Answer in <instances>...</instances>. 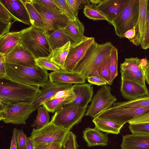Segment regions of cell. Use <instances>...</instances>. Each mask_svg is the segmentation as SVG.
<instances>
[{"mask_svg": "<svg viewBox=\"0 0 149 149\" xmlns=\"http://www.w3.org/2000/svg\"><path fill=\"white\" fill-rule=\"evenodd\" d=\"M114 47L111 42L98 44L95 41L87 49L77 63L73 72L85 79L90 75L99 76L97 69Z\"/></svg>", "mask_w": 149, "mask_h": 149, "instance_id": "obj_1", "label": "cell"}, {"mask_svg": "<svg viewBox=\"0 0 149 149\" xmlns=\"http://www.w3.org/2000/svg\"><path fill=\"white\" fill-rule=\"evenodd\" d=\"M6 70L3 79L20 85L40 87L49 80L47 71L38 66L27 67L6 63Z\"/></svg>", "mask_w": 149, "mask_h": 149, "instance_id": "obj_2", "label": "cell"}, {"mask_svg": "<svg viewBox=\"0 0 149 149\" xmlns=\"http://www.w3.org/2000/svg\"><path fill=\"white\" fill-rule=\"evenodd\" d=\"M21 31L19 43L36 59L51 56L52 51L47 38L48 33L32 25Z\"/></svg>", "mask_w": 149, "mask_h": 149, "instance_id": "obj_3", "label": "cell"}, {"mask_svg": "<svg viewBox=\"0 0 149 149\" xmlns=\"http://www.w3.org/2000/svg\"><path fill=\"white\" fill-rule=\"evenodd\" d=\"M41 93L39 87L20 85L1 81L0 99L13 103L34 102Z\"/></svg>", "mask_w": 149, "mask_h": 149, "instance_id": "obj_4", "label": "cell"}, {"mask_svg": "<svg viewBox=\"0 0 149 149\" xmlns=\"http://www.w3.org/2000/svg\"><path fill=\"white\" fill-rule=\"evenodd\" d=\"M34 102L13 103L0 99V120L6 123L26 124V120L34 111Z\"/></svg>", "mask_w": 149, "mask_h": 149, "instance_id": "obj_5", "label": "cell"}, {"mask_svg": "<svg viewBox=\"0 0 149 149\" xmlns=\"http://www.w3.org/2000/svg\"><path fill=\"white\" fill-rule=\"evenodd\" d=\"M70 130L56 125L51 120L40 128H33L29 137L34 145L54 143L63 145Z\"/></svg>", "mask_w": 149, "mask_h": 149, "instance_id": "obj_6", "label": "cell"}, {"mask_svg": "<svg viewBox=\"0 0 149 149\" xmlns=\"http://www.w3.org/2000/svg\"><path fill=\"white\" fill-rule=\"evenodd\" d=\"M139 0H127L124 9L113 21L111 24L119 38H124L125 33L135 27L139 15Z\"/></svg>", "mask_w": 149, "mask_h": 149, "instance_id": "obj_7", "label": "cell"}, {"mask_svg": "<svg viewBox=\"0 0 149 149\" xmlns=\"http://www.w3.org/2000/svg\"><path fill=\"white\" fill-rule=\"evenodd\" d=\"M87 108H82L73 103H68L55 112L52 120L56 125L70 130L81 121Z\"/></svg>", "mask_w": 149, "mask_h": 149, "instance_id": "obj_8", "label": "cell"}, {"mask_svg": "<svg viewBox=\"0 0 149 149\" xmlns=\"http://www.w3.org/2000/svg\"><path fill=\"white\" fill-rule=\"evenodd\" d=\"M149 68V61L146 58L141 59L137 57L126 58L120 65V72L128 79L146 88L145 75Z\"/></svg>", "mask_w": 149, "mask_h": 149, "instance_id": "obj_9", "label": "cell"}, {"mask_svg": "<svg viewBox=\"0 0 149 149\" xmlns=\"http://www.w3.org/2000/svg\"><path fill=\"white\" fill-rule=\"evenodd\" d=\"M149 111V106L144 107L131 108L119 107L113 104L96 117L113 121L123 125L135 118Z\"/></svg>", "mask_w": 149, "mask_h": 149, "instance_id": "obj_10", "label": "cell"}, {"mask_svg": "<svg viewBox=\"0 0 149 149\" xmlns=\"http://www.w3.org/2000/svg\"><path fill=\"white\" fill-rule=\"evenodd\" d=\"M111 90L110 87L107 85L102 86L94 95L85 115L94 118L112 107L117 99L112 94Z\"/></svg>", "mask_w": 149, "mask_h": 149, "instance_id": "obj_11", "label": "cell"}, {"mask_svg": "<svg viewBox=\"0 0 149 149\" xmlns=\"http://www.w3.org/2000/svg\"><path fill=\"white\" fill-rule=\"evenodd\" d=\"M33 3L42 18L46 32H54L67 26L69 20L64 14L55 12L41 5Z\"/></svg>", "mask_w": 149, "mask_h": 149, "instance_id": "obj_12", "label": "cell"}, {"mask_svg": "<svg viewBox=\"0 0 149 149\" xmlns=\"http://www.w3.org/2000/svg\"><path fill=\"white\" fill-rule=\"evenodd\" d=\"M6 63L27 67H38L36 58L19 42L9 52L3 54Z\"/></svg>", "mask_w": 149, "mask_h": 149, "instance_id": "obj_13", "label": "cell"}, {"mask_svg": "<svg viewBox=\"0 0 149 149\" xmlns=\"http://www.w3.org/2000/svg\"><path fill=\"white\" fill-rule=\"evenodd\" d=\"M95 41V38L93 37L85 36L78 44L70 47L64 66L61 69L68 72H73L77 63Z\"/></svg>", "mask_w": 149, "mask_h": 149, "instance_id": "obj_14", "label": "cell"}, {"mask_svg": "<svg viewBox=\"0 0 149 149\" xmlns=\"http://www.w3.org/2000/svg\"><path fill=\"white\" fill-rule=\"evenodd\" d=\"M120 92L123 97L129 100H134L149 95L147 88L130 80L121 74Z\"/></svg>", "mask_w": 149, "mask_h": 149, "instance_id": "obj_15", "label": "cell"}, {"mask_svg": "<svg viewBox=\"0 0 149 149\" xmlns=\"http://www.w3.org/2000/svg\"><path fill=\"white\" fill-rule=\"evenodd\" d=\"M72 84L53 83L49 79L41 86V93L33 103L32 109L34 111L47 101L50 99L58 91L71 88Z\"/></svg>", "mask_w": 149, "mask_h": 149, "instance_id": "obj_16", "label": "cell"}, {"mask_svg": "<svg viewBox=\"0 0 149 149\" xmlns=\"http://www.w3.org/2000/svg\"><path fill=\"white\" fill-rule=\"evenodd\" d=\"M0 2L15 21L31 25L29 13L22 0H1Z\"/></svg>", "mask_w": 149, "mask_h": 149, "instance_id": "obj_17", "label": "cell"}, {"mask_svg": "<svg viewBox=\"0 0 149 149\" xmlns=\"http://www.w3.org/2000/svg\"><path fill=\"white\" fill-rule=\"evenodd\" d=\"M127 0H101L97 5L98 10L111 24L125 7Z\"/></svg>", "mask_w": 149, "mask_h": 149, "instance_id": "obj_18", "label": "cell"}, {"mask_svg": "<svg viewBox=\"0 0 149 149\" xmlns=\"http://www.w3.org/2000/svg\"><path fill=\"white\" fill-rule=\"evenodd\" d=\"M75 98L71 103L79 107H87L89 103L92 100L93 93V87L91 84L82 83L74 84L72 86Z\"/></svg>", "mask_w": 149, "mask_h": 149, "instance_id": "obj_19", "label": "cell"}, {"mask_svg": "<svg viewBox=\"0 0 149 149\" xmlns=\"http://www.w3.org/2000/svg\"><path fill=\"white\" fill-rule=\"evenodd\" d=\"M148 0H139L138 18L135 27L134 37L130 41L136 46L141 45L144 38L147 18Z\"/></svg>", "mask_w": 149, "mask_h": 149, "instance_id": "obj_20", "label": "cell"}, {"mask_svg": "<svg viewBox=\"0 0 149 149\" xmlns=\"http://www.w3.org/2000/svg\"><path fill=\"white\" fill-rule=\"evenodd\" d=\"M60 29L70 39V47L78 44L85 36L84 25L78 17L74 21L69 20L67 26Z\"/></svg>", "mask_w": 149, "mask_h": 149, "instance_id": "obj_21", "label": "cell"}, {"mask_svg": "<svg viewBox=\"0 0 149 149\" xmlns=\"http://www.w3.org/2000/svg\"><path fill=\"white\" fill-rule=\"evenodd\" d=\"M49 79L52 82L70 84L84 83L86 79L79 74L60 69L49 74Z\"/></svg>", "mask_w": 149, "mask_h": 149, "instance_id": "obj_22", "label": "cell"}, {"mask_svg": "<svg viewBox=\"0 0 149 149\" xmlns=\"http://www.w3.org/2000/svg\"><path fill=\"white\" fill-rule=\"evenodd\" d=\"M121 149H149V135L128 134L123 136Z\"/></svg>", "mask_w": 149, "mask_h": 149, "instance_id": "obj_23", "label": "cell"}, {"mask_svg": "<svg viewBox=\"0 0 149 149\" xmlns=\"http://www.w3.org/2000/svg\"><path fill=\"white\" fill-rule=\"evenodd\" d=\"M83 138L89 147L107 145L108 138L107 134H104L96 127H88L83 132Z\"/></svg>", "mask_w": 149, "mask_h": 149, "instance_id": "obj_24", "label": "cell"}, {"mask_svg": "<svg viewBox=\"0 0 149 149\" xmlns=\"http://www.w3.org/2000/svg\"><path fill=\"white\" fill-rule=\"evenodd\" d=\"M21 33V31L9 32L0 37V53H6L19 43Z\"/></svg>", "mask_w": 149, "mask_h": 149, "instance_id": "obj_25", "label": "cell"}, {"mask_svg": "<svg viewBox=\"0 0 149 149\" xmlns=\"http://www.w3.org/2000/svg\"><path fill=\"white\" fill-rule=\"evenodd\" d=\"M92 121L95 127L100 131L108 134H118L123 126L111 120L96 117L93 118Z\"/></svg>", "mask_w": 149, "mask_h": 149, "instance_id": "obj_26", "label": "cell"}, {"mask_svg": "<svg viewBox=\"0 0 149 149\" xmlns=\"http://www.w3.org/2000/svg\"><path fill=\"white\" fill-rule=\"evenodd\" d=\"M29 14L31 25L45 31L44 24L40 15L35 7L32 0H22Z\"/></svg>", "mask_w": 149, "mask_h": 149, "instance_id": "obj_27", "label": "cell"}, {"mask_svg": "<svg viewBox=\"0 0 149 149\" xmlns=\"http://www.w3.org/2000/svg\"><path fill=\"white\" fill-rule=\"evenodd\" d=\"M75 95L73 91L69 94L61 97L50 99L44 102L42 106L49 112L54 113L64 105L71 102L74 99Z\"/></svg>", "mask_w": 149, "mask_h": 149, "instance_id": "obj_28", "label": "cell"}, {"mask_svg": "<svg viewBox=\"0 0 149 149\" xmlns=\"http://www.w3.org/2000/svg\"><path fill=\"white\" fill-rule=\"evenodd\" d=\"M47 38L51 48L52 51L55 49L61 47L65 45L70 39L60 29L48 33Z\"/></svg>", "mask_w": 149, "mask_h": 149, "instance_id": "obj_29", "label": "cell"}, {"mask_svg": "<svg viewBox=\"0 0 149 149\" xmlns=\"http://www.w3.org/2000/svg\"><path fill=\"white\" fill-rule=\"evenodd\" d=\"M70 45V42L69 41L63 46L56 48L52 51L51 56L52 60L61 69L64 66Z\"/></svg>", "mask_w": 149, "mask_h": 149, "instance_id": "obj_30", "label": "cell"}, {"mask_svg": "<svg viewBox=\"0 0 149 149\" xmlns=\"http://www.w3.org/2000/svg\"><path fill=\"white\" fill-rule=\"evenodd\" d=\"M38 112L35 119L31 125V127L40 128L49 122L50 117L49 111L43 106L39 107L37 109Z\"/></svg>", "mask_w": 149, "mask_h": 149, "instance_id": "obj_31", "label": "cell"}, {"mask_svg": "<svg viewBox=\"0 0 149 149\" xmlns=\"http://www.w3.org/2000/svg\"><path fill=\"white\" fill-rule=\"evenodd\" d=\"M116 106L126 107H144L149 106V95L134 100L114 102Z\"/></svg>", "mask_w": 149, "mask_h": 149, "instance_id": "obj_32", "label": "cell"}, {"mask_svg": "<svg viewBox=\"0 0 149 149\" xmlns=\"http://www.w3.org/2000/svg\"><path fill=\"white\" fill-rule=\"evenodd\" d=\"M118 50L114 47L112 49L109 55L110 85L112 84L113 80L118 75Z\"/></svg>", "mask_w": 149, "mask_h": 149, "instance_id": "obj_33", "label": "cell"}, {"mask_svg": "<svg viewBox=\"0 0 149 149\" xmlns=\"http://www.w3.org/2000/svg\"><path fill=\"white\" fill-rule=\"evenodd\" d=\"M97 5L91 4L85 6L83 11L85 15L89 19L94 20H105L107 21L105 17L98 10Z\"/></svg>", "mask_w": 149, "mask_h": 149, "instance_id": "obj_34", "label": "cell"}, {"mask_svg": "<svg viewBox=\"0 0 149 149\" xmlns=\"http://www.w3.org/2000/svg\"><path fill=\"white\" fill-rule=\"evenodd\" d=\"M36 63L37 66L47 71H54L61 69L53 61L51 56L38 58L36 60Z\"/></svg>", "mask_w": 149, "mask_h": 149, "instance_id": "obj_35", "label": "cell"}, {"mask_svg": "<svg viewBox=\"0 0 149 149\" xmlns=\"http://www.w3.org/2000/svg\"><path fill=\"white\" fill-rule=\"evenodd\" d=\"M109 63V55L100 64L97 71L99 76L105 80L109 85L110 79Z\"/></svg>", "mask_w": 149, "mask_h": 149, "instance_id": "obj_36", "label": "cell"}, {"mask_svg": "<svg viewBox=\"0 0 149 149\" xmlns=\"http://www.w3.org/2000/svg\"><path fill=\"white\" fill-rule=\"evenodd\" d=\"M129 128L132 134L149 135V123L129 124Z\"/></svg>", "mask_w": 149, "mask_h": 149, "instance_id": "obj_37", "label": "cell"}, {"mask_svg": "<svg viewBox=\"0 0 149 149\" xmlns=\"http://www.w3.org/2000/svg\"><path fill=\"white\" fill-rule=\"evenodd\" d=\"M54 0L57 6L69 20L74 21L75 20L76 17L69 6L66 0Z\"/></svg>", "mask_w": 149, "mask_h": 149, "instance_id": "obj_38", "label": "cell"}, {"mask_svg": "<svg viewBox=\"0 0 149 149\" xmlns=\"http://www.w3.org/2000/svg\"><path fill=\"white\" fill-rule=\"evenodd\" d=\"M78 147L75 135L70 131L62 145V149H78Z\"/></svg>", "mask_w": 149, "mask_h": 149, "instance_id": "obj_39", "label": "cell"}, {"mask_svg": "<svg viewBox=\"0 0 149 149\" xmlns=\"http://www.w3.org/2000/svg\"><path fill=\"white\" fill-rule=\"evenodd\" d=\"M32 1L33 3L41 5L52 11L60 13H63L57 6L54 0H32Z\"/></svg>", "mask_w": 149, "mask_h": 149, "instance_id": "obj_40", "label": "cell"}, {"mask_svg": "<svg viewBox=\"0 0 149 149\" xmlns=\"http://www.w3.org/2000/svg\"><path fill=\"white\" fill-rule=\"evenodd\" d=\"M147 10V18L145 31L144 38L141 44L142 48L144 49L149 48V0L148 1Z\"/></svg>", "mask_w": 149, "mask_h": 149, "instance_id": "obj_41", "label": "cell"}, {"mask_svg": "<svg viewBox=\"0 0 149 149\" xmlns=\"http://www.w3.org/2000/svg\"><path fill=\"white\" fill-rule=\"evenodd\" d=\"M16 141L17 149H24L27 144V138L22 129L17 130Z\"/></svg>", "mask_w": 149, "mask_h": 149, "instance_id": "obj_42", "label": "cell"}, {"mask_svg": "<svg viewBox=\"0 0 149 149\" xmlns=\"http://www.w3.org/2000/svg\"><path fill=\"white\" fill-rule=\"evenodd\" d=\"M66 2L75 17H78V13L82 7L80 0H66Z\"/></svg>", "mask_w": 149, "mask_h": 149, "instance_id": "obj_43", "label": "cell"}, {"mask_svg": "<svg viewBox=\"0 0 149 149\" xmlns=\"http://www.w3.org/2000/svg\"><path fill=\"white\" fill-rule=\"evenodd\" d=\"M86 79L90 84L97 86H103L107 85V82L100 77L94 75H90Z\"/></svg>", "mask_w": 149, "mask_h": 149, "instance_id": "obj_44", "label": "cell"}, {"mask_svg": "<svg viewBox=\"0 0 149 149\" xmlns=\"http://www.w3.org/2000/svg\"><path fill=\"white\" fill-rule=\"evenodd\" d=\"M0 19L7 22L13 19L11 15L4 6L0 2Z\"/></svg>", "mask_w": 149, "mask_h": 149, "instance_id": "obj_45", "label": "cell"}, {"mask_svg": "<svg viewBox=\"0 0 149 149\" xmlns=\"http://www.w3.org/2000/svg\"><path fill=\"white\" fill-rule=\"evenodd\" d=\"M149 123V111L135 118L128 122L129 124Z\"/></svg>", "mask_w": 149, "mask_h": 149, "instance_id": "obj_46", "label": "cell"}, {"mask_svg": "<svg viewBox=\"0 0 149 149\" xmlns=\"http://www.w3.org/2000/svg\"><path fill=\"white\" fill-rule=\"evenodd\" d=\"M11 22H7L0 19V37L9 32L12 24Z\"/></svg>", "mask_w": 149, "mask_h": 149, "instance_id": "obj_47", "label": "cell"}, {"mask_svg": "<svg viewBox=\"0 0 149 149\" xmlns=\"http://www.w3.org/2000/svg\"><path fill=\"white\" fill-rule=\"evenodd\" d=\"M6 62L4 56L3 54L0 53V78L3 79L6 75Z\"/></svg>", "mask_w": 149, "mask_h": 149, "instance_id": "obj_48", "label": "cell"}, {"mask_svg": "<svg viewBox=\"0 0 149 149\" xmlns=\"http://www.w3.org/2000/svg\"><path fill=\"white\" fill-rule=\"evenodd\" d=\"M72 91V87L68 89L59 91L50 99H54L61 97L67 96Z\"/></svg>", "mask_w": 149, "mask_h": 149, "instance_id": "obj_49", "label": "cell"}, {"mask_svg": "<svg viewBox=\"0 0 149 149\" xmlns=\"http://www.w3.org/2000/svg\"><path fill=\"white\" fill-rule=\"evenodd\" d=\"M17 129L15 128L13 129L12 136L11 137L10 149H17L16 141Z\"/></svg>", "mask_w": 149, "mask_h": 149, "instance_id": "obj_50", "label": "cell"}, {"mask_svg": "<svg viewBox=\"0 0 149 149\" xmlns=\"http://www.w3.org/2000/svg\"><path fill=\"white\" fill-rule=\"evenodd\" d=\"M135 30L134 27L127 31L125 34L124 38H128L129 40L135 36Z\"/></svg>", "mask_w": 149, "mask_h": 149, "instance_id": "obj_51", "label": "cell"}, {"mask_svg": "<svg viewBox=\"0 0 149 149\" xmlns=\"http://www.w3.org/2000/svg\"><path fill=\"white\" fill-rule=\"evenodd\" d=\"M62 145L58 143H52L50 144L48 149H62Z\"/></svg>", "mask_w": 149, "mask_h": 149, "instance_id": "obj_52", "label": "cell"}, {"mask_svg": "<svg viewBox=\"0 0 149 149\" xmlns=\"http://www.w3.org/2000/svg\"><path fill=\"white\" fill-rule=\"evenodd\" d=\"M24 149H34V145L31 139L27 138V143Z\"/></svg>", "mask_w": 149, "mask_h": 149, "instance_id": "obj_53", "label": "cell"}, {"mask_svg": "<svg viewBox=\"0 0 149 149\" xmlns=\"http://www.w3.org/2000/svg\"><path fill=\"white\" fill-rule=\"evenodd\" d=\"M50 144L34 145V149H48Z\"/></svg>", "mask_w": 149, "mask_h": 149, "instance_id": "obj_54", "label": "cell"}, {"mask_svg": "<svg viewBox=\"0 0 149 149\" xmlns=\"http://www.w3.org/2000/svg\"><path fill=\"white\" fill-rule=\"evenodd\" d=\"M145 81L149 84V68L146 70L145 75Z\"/></svg>", "mask_w": 149, "mask_h": 149, "instance_id": "obj_55", "label": "cell"}, {"mask_svg": "<svg viewBox=\"0 0 149 149\" xmlns=\"http://www.w3.org/2000/svg\"><path fill=\"white\" fill-rule=\"evenodd\" d=\"M90 2L91 4H98L100 2V0H90Z\"/></svg>", "mask_w": 149, "mask_h": 149, "instance_id": "obj_56", "label": "cell"}]
</instances>
